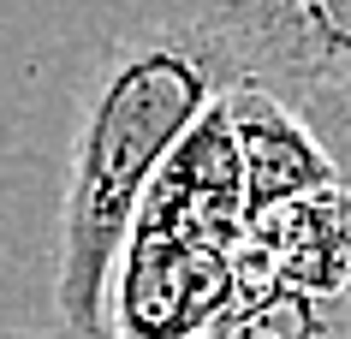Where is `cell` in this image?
I'll return each instance as SVG.
<instances>
[{
  "instance_id": "6da1fadb",
  "label": "cell",
  "mask_w": 351,
  "mask_h": 339,
  "mask_svg": "<svg viewBox=\"0 0 351 339\" xmlns=\"http://www.w3.org/2000/svg\"><path fill=\"white\" fill-rule=\"evenodd\" d=\"M232 84V60L203 18L131 30L101 54L90 101L77 113L72 179L60 203V274L54 310L60 327L108 334L113 268L125 256L155 173L185 143V131L221 101Z\"/></svg>"
},
{
  "instance_id": "7a4b0ae2",
  "label": "cell",
  "mask_w": 351,
  "mask_h": 339,
  "mask_svg": "<svg viewBox=\"0 0 351 339\" xmlns=\"http://www.w3.org/2000/svg\"><path fill=\"white\" fill-rule=\"evenodd\" d=\"M197 18L244 84L286 101L351 90V0H215Z\"/></svg>"
},
{
  "instance_id": "3957f363",
  "label": "cell",
  "mask_w": 351,
  "mask_h": 339,
  "mask_svg": "<svg viewBox=\"0 0 351 339\" xmlns=\"http://www.w3.org/2000/svg\"><path fill=\"white\" fill-rule=\"evenodd\" d=\"M239 303V250L131 232L108 292V339H197Z\"/></svg>"
},
{
  "instance_id": "277c9868",
  "label": "cell",
  "mask_w": 351,
  "mask_h": 339,
  "mask_svg": "<svg viewBox=\"0 0 351 339\" xmlns=\"http://www.w3.org/2000/svg\"><path fill=\"white\" fill-rule=\"evenodd\" d=\"M250 185H244V161L226 125V95L185 131V143L167 155L155 173L137 226L131 232H167V238H191V244H221L239 250L250 232Z\"/></svg>"
},
{
  "instance_id": "5b68a950",
  "label": "cell",
  "mask_w": 351,
  "mask_h": 339,
  "mask_svg": "<svg viewBox=\"0 0 351 339\" xmlns=\"http://www.w3.org/2000/svg\"><path fill=\"white\" fill-rule=\"evenodd\" d=\"M351 298V185H328L250 214L239 244V292Z\"/></svg>"
},
{
  "instance_id": "8992f818",
  "label": "cell",
  "mask_w": 351,
  "mask_h": 339,
  "mask_svg": "<svg viewBox=\"0 0 351 339\" xmlns=\"http://www.w3.org/2000/svg\"><path fill=\"white\" fill-rule=\"evenodd\" d=\"M226 125H232V143H239L256 214L274 203H292V197H310V190L346 185L328 143L315 137L304 108L286 101V95L262 90V84H232L226 90Z\"/></svg>"
},
{
  "instance_id": "52a82bcc",
  "label": "cell",
  "mask_w": 351,
  "mask_h": 339,
  "mask_svg": "<svg viewBox=\"0 0 351 339\" xmlns=\"http://www.w3.org/2000/svg\"><path fill=\"white\" fill-rule=\"evenodd\" d=\"M197 339H351V298H310V292H239L208 334Z\"/></svg>"
},
{
  "instance_id": "ba28073f",
  "label": "cell",
  "mask_w": 351,
  "mask_h": 339,
  "mask_svg": "<svg viewBox=\"0 0 351 339\" xmlns=\"http://www.w3.org/2000/svg\"><path fill=\"white\" fill-rule=\"evenodd\" d=\"M304 119L315 125V137L328 143V155L339 161V179L351 185V90H315L298 101Z\"/></svg>"
},
{
  "instance_id": "9c48e42d",
  "label": "cell",
  "mask_w": 351,
  "mask_h": 339,
  "mask_svg": "<svg viewBox=\"0 0 351 339\" xmlns=\"http://www.w3.org/2000/svg\"><path fill=\"white\" fill-rule=\"evenodd\" d=\"M48 339H108V334H77V327H54Z\"/></svg>"
},
{
  "instance_id": "30bf717a",
  "label": "cell",
  "mask_w": 351,
  "mask_h": 339,
  "mask_svg": "<svg viewBox=\"0 0 351 339\" xmlns=\"http://www.w3.org/2000/svg\"><path fill=\"white\" fill-rule=\"evenodd\" d=\"M0 339H48V334H19V327H0Z\"/></svg>"
}]
</instances>
